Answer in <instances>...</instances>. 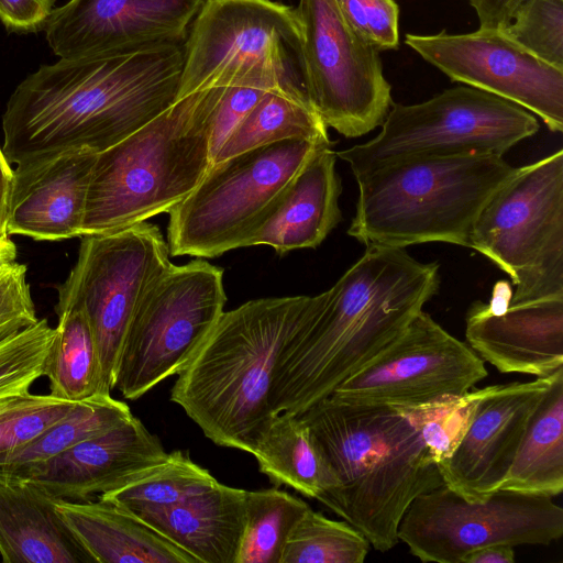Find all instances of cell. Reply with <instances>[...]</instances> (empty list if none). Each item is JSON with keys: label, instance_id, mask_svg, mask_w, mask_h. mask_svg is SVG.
<instances>
[{"label": "cell", "instance_id": "obj_34", "mask_svg": "<svg viewBox=\"0 0 563 563\" xmlns=\"http://www.w3.org/2000/svg\"><path fill=\"white\" fill-rule=\"evenodd\" d=\"M482 389L435 399L418 406L397 407L419 431L432 460L439 465L453 453L467 430Z\"/></svg>", "mask_w": 563, "mask_h": 563}, {"label": "cell", "instance_id": "obj_23", "mask_svg": "<svg viewBox=\"0 0 563 563\" xmlns=\"http://www.w3.org/2000/svg\"><path fill=\"white\" fill-rule=\"evenodd\" d=\"M245 494L219 483L175 505L133 516L199 563H235L245 525Z\"/></svg>", "mask_w": 563, "mask_h": 563}, {"label": "cell", "instance_id": "obj_20", "mask_svg": "<svg viewBox=\"0 0 563 563\" xmlns=\"http://www.w3.org/2000/svg\"><path fill=\"white\" fill-rule=\"evenodd\" d=\"M470 347L503 374L547 377L563 367V297L492 310L475 301L466 313Z\"/></svg>", "mask_w": 563, "mask_h": 563}, {"label": "cell", "instance_id": "obj_36", "mask_svg": "<svg viewBox=\"0 0 563 563\" xmlns=\"http://www.w3.org/2000/svg\"><path fill=\"white\" fill-rule=\"evenodd\" d=\"M75 404L30 391L0 399V457L34 440Z\"/></svg>", "mask_w": 563, "mask_h": 563}, {"label": "cell", "instance_id": "obj_4", "mask_svg": "<svg viewBox=\"0 0 563 563\" xmlns=\"http://www.w3.org/2000/svg\"><path fill=\"white\" fill-rule=\"evenodd\" d=\"M325 297L261 298L223 311L178 374L170 400L214 444L252 453L274 416L269 393L278 356Z\"/></svg>", "mask_w": 563, "mask_h": 563}, {"label": "cell", "instance_id": "obj_14", "mask_svg": "<svg viewBox=\"0 0 563 563\" xmlns=\"http://www.w3.org/2000/svg\"><path fill=\"white\" fill-rule=\"evenodd\" d=\"M295 11L310 98L327 128L357 137L382 125L393 99L379 51L349 26L335 0H299Z\"/></svg>", "mask_w": 563, "mask_h": 563}, {"label": "cell", "instance_id": "obj_41", "mask_svg": "<svg viewBox=\"0 0 563 563\" xmlns=\"http://www.w3.org/2000/svg\"><path fill=\"white\" fill-rule=\"evenodd\" d=\"M55 0H0V21L9 32L33 33L44 30Z\"/></svg>", "mask_w": 563, "mask_h": 563}, {"label": "cell", "instance_id": "obj_17", "mask_svg": "<svg viewBox=\"0 0 563 563\" xmlns=\"http://www.w3.org/2000/svg\"><path fill=\"white\" fill-rule=\"evenodd\" d=\"M207 0H70L44 26L60 59L99 58L185 42Z\"/></svg>", "mask_w": 563, "mask_h": 563}, {"label": "cell", "instance_id": "obj_16", "mask_svg": "<svg viewBox=\"0 0 563 563\" xmlns=\"http://www.w3.org/2000/svg\"><path fill=\"white\" fill-rule=\"evenodd\" d=\"M406 44L452 81L463 82L537 114L563 130V69L540 59L504 29L432 35L407 34Z\"/></svg>", "mask_w": 563, "mask_h": 563}, {"label": "cell", "instance_id": "obj_38", "mask_svg": "<svg viewBox=\"0 0 563 563\" xmlns=\"http://www.w3.org/2000/svg\"><path fill=\"white\" fill-rule=\"evenodd\" d=\"M349 26L377 51L399 45V7L395 0H335Z\"/></svg>", "mask_w": 563, "mask_h": 563}, {"label": "cell", "instance_id": "obj_7", "mask_svg": "<svg viewBox=\"0 0 563 563\" xmlns=\"http://www.w3.org/2000/svg\"><path fill=\"white\" fill-rule=\"evenodd\" d=\"M254 81L272 82L313 107L295 9L271 0H207L185 42L178 100Z\"/></svg>", "mask_w": 563, "mask_h": 563}, {"label": "cell", "instance_id": "obj_21", "mask_svg": "<svg viewBox=\"0 0 563 563\" xmlns=\"http://www.w3.org/2000/svg\"><path fill=\"white\" fill-rule=\"evenodd\" d=\"M96 156L75 151L18 164L9 199L8 234L37 241L81 236Z\"/></svg>", "mask_w": 563, "mask_h": 563}, {"label": "cell", "instance_id": "obj_12", "mask_svg": "<svg viewBox=\"0 0 563 563\" xmlns=\"http://www.w3.org/2000/svg\"><path fill=\"white\" fill-rule=\"evenodd\" d=\"M170 264L161 230L143 221L113 232L82 235L76 264L57 286L55 312H84L110 391L134 311L152 282Z\"/></svg>", "mask_w": 563, "mask_h": 563}, {"label": "cell", "instance_id": "obj_11", "mask_svg": "<svg viewBox=\"0 0 563 563\" xmlns=\"http://www.w3.org/2000/svg\"><path fill=\"white\" fill-rule=\"evenodd\" d=\"M223 269L203 260L173 263L145 290L130 322L114 388L141 398L178 375L224 311Z\"/></svg>", "mask_w": 563, "mask_h": 563}, {"label": "cell", "instance_id": "obj_33", "mask_svg": "<svg viewBox=\"0 0 563 563\" xmlns=\"http://www.w3.org/2000/svg\"><path fill=\"white\" fill-rule=\"evenodd\" d=\"M371 548L347 521L309 508L290 532L280 563H363Z\"/></svg>", "mask_w": 563, "mask_h": 563}, {"label": "cell", "instance_id": "obj_22", "mask_svg": "<svg viewBox=\"0 0 563 563\" xmlns=\"http://www.w3.org/2000/svg\"><path fill=\"white\" fill-rule=\"evenodd\" d=\"M332 144L317 147L243 247L269 245L278 254L319 246L339 224L341 179Z\"/></svg>", "mask_w": 563, "mask_h": 563}, {"label": "cell", "instance_id": "obj_43", "mask_svg": "<svg viewBox=\"0 0 563 563\" xmlns=\"http://www.w3.org/2000/svg\"><path fill=\"white\" fill-rule=\"evenodd\" d=\"M13 169L0 148V242L8 239V212Z\"/></svg>", "mask_w": 563, "mask_h": 563}, {"label": "cell", "instance_id": "obj_27", "mask_svg": "<svg viewBox=\"0 0 563 563\" xmlns=\"http://www.w3.org/2000/svg\"><path fill=\"white\" fill-rule=\"evenodd\" d=\"M500 489L555 497L563 490V367L536 407Z\"/></svg>", "mask_w": 563, "mask_h": 563}, {"label": "cell", "instance_id": "obj_3", "mask_svg": "<svg viewBox=\"0 0 563 563\" xmlns=\"http://www.w3.org/2000/svg\"><path fill=\"white\" fill-rule=\"evenodd\" d=\"M299 416L338 479L318 500L360 530L376 551L393 549L412 500L443 485L419 431L394 407L332 396Z\"/></svg>", "mask_w": 563, "mask_h": 563}, {"label": "cell", "instance_id": "obj_45", "mask_svg": "<svg viewBox=\"0 0 563 563\" xmlns=\"http://www.w3.org/2000/svg\"><path fill=\"white\" fill-rule=\"evenodd\" d=\"M16 246L10 238L0 242V266L9 265L15 262Z\"/></svg>", "mask_w": 563, "mask_h": 563}, {"label": "cell", "instance_id": "obj_46", "mask_svg": "<svg viewBox=\"0 0 563 563\" xmlns=\"http://www.w3.org/2000/svg\"><path fill=\"white\" fill-rule=\"evenodd\" d=\"M9 265L0 266V276L3 274V272L8 268Z\"/></svg>", "mask_w": 563, "mask_h": 563}, {"label": "cell", "instance_id": "obj_26", "mask_svg": "<svg viewBox=\"0 0 563 563\" xmlns=\"http://www.w3.org/2000/svg\"><path fill=\"white\" fill-rule=\"evenodd\" d=\"M252 454L274 486L285 485L318 500L338 485L309 427L300 416L274 415L257 437Z\"/></svg>", "mask_w": 563, "mask_h": 563}, {"label": "cell", "instance_id": "obj_13", "mask_svg": "<svg viewBox=\"0 0 563 563\" xmlns=\"http://www.w3.org/2000/svg\"><path fill=\"white\" fill-rule=\"evenodd\" d=\"M562 534L563 509L553 497L498 489L468 501L444 484L415 498L398 528L413 556L438 563H462L494 544L549 545Z\"/></svg>", "mask_w": 563, "mask_h": 563}, {"label": "cell", "instance_id": "obj_15", "mask_svg": "<svg viewBox=\"0 0 563 563\" xmlns=\"http://www.w3.org/2000/svg\"><path fill=\"white\" fill-rule=\"evenodd\" d=\"M485 362L423 310L406 330L330 395L394 408L461 396L485 379Z\"/></svg>", "mask_w": 563, "mask_h": 563}, {"label": "cell", "instance_id": "obj_30", "mask_svg": "<svg viewBox=\"0 0 563 563\" xmlns=\"http://www.w3.org/2000/svg\"><path fill=\"white\" fill-rule=\"evenodd\" d=\"M288 139L330 141L327 125L310 104L279 89L267 91L229 135L213 163Z\"/></svg>", "mask_w": 563, "mask_h": 563}, {"label": "cell", "instance_id": "obj_24", "mask_svg": "<svg viewBox=\"0 0 563 563\" xmlns=\"http://www.w3.org/2000/svg\"><path fill=\"white\" fill-rule=\"evenodd\" d=\"M56 499L29 481H0L4 563H96L58 514Z\"/></svg>", "mask_w": 563, "mask_h": 563}, {"label": "cell", "instance_id": "obj_40", "mask_svg": "<svg viewBox=\"0 0 563 563\" xmlns=\"http://www.w3.org/2000/svg\"><path fill=\"white\" fill-rule=\"evenodd\" d=\"M26 271L24 264L13 262L0 276V339L38 321Z\"/></svg>", "mask_w": 563, "mask_h": 563}, {"label": "cell", "instance_id": "obj_42", "mask_svg": "<svg viewBox=\"0 0 563 563\" xmlns=\"http://www.w3.org/2000/svg\"><path fill=\"white\" fill-rule=\"evenodd\" d=\"M476 11L479 27L506 29L525 0H468Z\"/></svg>", "mask_w": 563, "mask_h": 563}, {"label": "cell", "instance_id": "obj_1", "mask_svg": "<svg viewBox=\"0 0 563 563\" xmlns=\"http://www.w3.org/2000/svg\"><path fill=\"white\" fill-rule=\"evenodd\" d=\"M185 42L41 66L8 100L5 158L98 154L137 131L178 100Z\"/></svg>", "mask_w": 563, "mask_h": 563}, {"label": "cell", "instance_id": "obj_37", "mask_svg": "<svg viewBox=\"0 0 563 563\" xmlns=\"http://www.w3.org/2000/svg\"><path fill=\"white\" fill-rule=\"evenodd\" d=\"M504 30L530 53L563 69V0H525Z\"/></svg>", "mask_w": 563, "mask_h": 563}, {"label": "cell", "instance_id": "obj_10", "mask_svg": "<svg viewBox=\"0 0 563 563\" xmlns=\"http://www.w3.org/2000/svg\"><path fill=\"white\" fill-rule=\"evenodd\" d=\"M374 139L336 153L355 177L409 157L498 155L539 130L522 107L471 86L394 104Z\"/></svg>", "mask_w": 563, "mask_h": 563}, {"label": "cell", "instance_id": "obj_39", "mask_svg": "<svg viewBox=\"0 0 563 563\" xmlns=\"http://www.w3.org/2000/svg\"><path fill=\"white\" fill-rule=\"evenodd\" d=\"M279 89L267 81H254L224 87L214 108L210 148L212 163L221 145L233 130L269 90ZM282 90V89H279Z\"/></svg>", "mask_w": 563, "mask_h": 563}, {"label": "cell", "instance_id": "obj_18", "mask_svg": "<svg viewBox=\"0 0 563 563\" xmlns=\"http://www.w3.org/2000/svg\"><path fill=\"white\" fill-rule=\"evenodd\" d=\"M551 375L482 388L462 440L438 465L446 487L468 501L500 489Z\"/></svg>", "mask_w": 563, "mask_h": 563}, {"label": "cell", "instance_id": "obj_25", "mask_svg": "<svg viewBox=\"0 0 563 563\" xmlns=\"http://www.w3.org/2000/svg\"><path fill=\"white\" fill-rule=\"evenodd\" d=\"M56 509L96 563H198L111 501L56 499Z\"/></svg>", "mask_w": 563, "mask_h": 563}, {"label": "cell", "instance_id": "obj_8", "mask_svg": "<svg viewBox=\"0 0 563 563\" xmlns=\"http://www.w3.org/2000/svg\"><path fill=\"white\" fill-rule=\"evenodd\" d=\"M330 143L288 139L212 163L167 212L169 254L212 258L243 247L311 153Z\"/></svg>", "mask_w": 563, "mask_h": 563}, {"label": "cell", "instance_id": "obj_35", "mask_svg": "<svg viewBox=\"0 0 563 563\" xmlns=\"http://www.w3.org/2000/svg\"><path fill=\"white\" fill-rule=\"evenodd\" d=\"M55 335L47 319L0 339V399L30 391L43 376Z\"/></svg>", "mask_w": 563, "mask_h": 563}, {"label": "cell", "instance_id": "obj_32", "mask_svg": "<svg viewBox=\"0 0 563 563\" xmlns=\"http://www.w3.org/2000/svg\"><path fill=\"white\" fill-rule=\"evenodd\" d=\"M309 508L276 486L246 490L245 525L235 563H280L290 532Z\"/></svg>", "mask_w": 563, "mask_h": 563}, {"label": "cell", "instance_id": "obj_9", "mask_svg": "<svg viewBox=\"0 0 563 563\" xmlns=\"http://www.w3.org/2000/svg\"><path fill=\"white\" fill-rule=\"evenodd\" d=\"M471 249L510 276V303L563 296L562 150L515 168L479 211Z\"/></svg>", "mask_w": 563, "mask_h": 563}, {"label": "cell", "instance_id": "obj_2", "mask_svg": "<svg viewBox=\"0 0 563 563\" xmlns=\"http://www.w3.org/2000/svg\"><path fill=\"white\" fill-rule=\"evenodd\" d=\"M438 262L368 245L286 343L274 372V415H301L395 341L440 287Z\"/></svg>", "mask_w": 563, "mask_h": 563}, {"label": "cell", "instance_id": "obj_5", "mask_svg": "<svg viewBox=\"0 0 563 563\" xmlns=\"http://www.w3.org/2000/svg\"><path fill=\"white\" fill-rule=\"evenodd\" d=\"M224 87L192 92L97 154L81 236L118 231L184 200L212 164L214 108Z\"/></svg>", "mask_w": 563, "mask_h": 563}, {"label": "cell", "instance_id": "obj_28", "mask_svg": "<svg viewBox=\"0 0 563 563\" xmlns=\"http://www.w3.org/2000/svg\"><path fill=\"white\" fill-rule=\"evenodd\" d=\"M133 417L130 407L102 394L76 402L62 419L22 448L0 457V481H26L38 465Z\"/></svg>", "mask_w": 563, "mask_h": 563}, {"label": "cell", "instance_id": "obj_29", "mask_svg": "<svg viewBox=\"0 0 563 563\" xmlns=\"http://www.w3.org/2000/svg\"><path fill=\"white\" fill-rule=\"evenodd\" d=\"M57 317L43 374L48 379L49 394L70 402L110 394L103 380L98 347L84 312L73 309Z\"/></svg>", "mask_w": 563, "mask_h": 563}, {"label": "cell", "instance_id": "obj_31", "mask_svg": "<svg viewBox=\"0 0 563 563\" xmlns=\"http://www.w3.org/2000/svg\"><path fill=\"white\" fill-rule=\"evenodd\" d=\"M211 473L181 451H173L161 463L144 470L123 486L99 495L135 515L142 510L175 505L217 486Z\"/></svg>", "mask_w": 563, "mask_h": 563}, {"label": "cell", "instance_id": "obj_6", "mask_svg": "<svg viewBox=\"0 0 563 563\" xmlns=\"http://www.w3.org/2000/svg\"><path fill=\"white\" fill-rule=\"evenodd\" d=\"M514 170L498 155L420 156L379 166L355 177L358 196L347 234L366 246L471 247L479 211Z\"/></svg>", "mask_w": 563, "mask_h": 563}, {"label": "cell", "instance_id": "obj_44", "mask_svg": "<svg viewBox=\"0 0 563 563\" xmlns=\"http://www.w3.org/2000/svg\"><path fill=\"white\" fill-rule=\"evenodd\" d=\"M515 550L510 545L494 544L468 553L462 563H514Z\"/></svg>", "mask_w": 563, "mask_h": 563}, {"label": "cell", "instance_id": "obj_19", "mask_svg": "<svg viewBox=\"0 0 563 563\" xmlns=\"http://www.w3.org/2000/svg\"><path fill=\"white\" fill-rule=\"evenodd\" d=\"M168 455L136 417L35 467L29 482L54 499L82 501L114 490Z\"/></svg>", "mask_w": 563, "mask_h": 563}]
</instances>
